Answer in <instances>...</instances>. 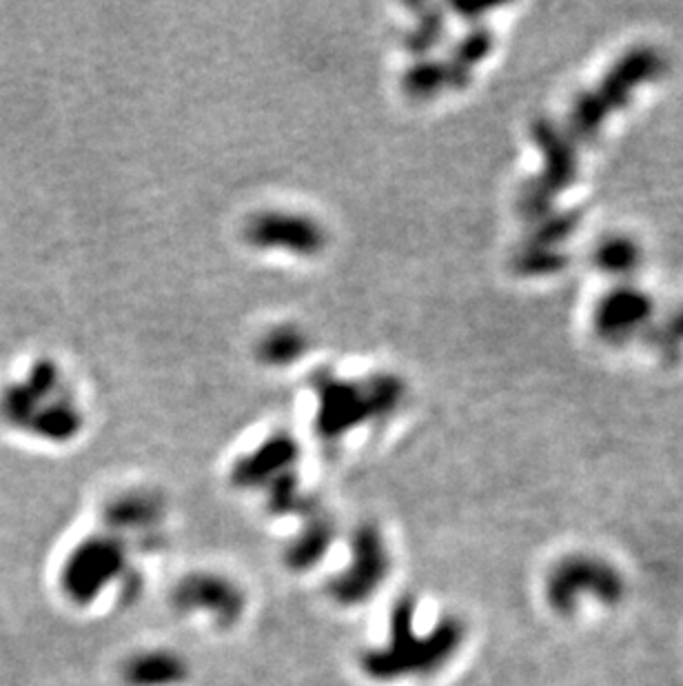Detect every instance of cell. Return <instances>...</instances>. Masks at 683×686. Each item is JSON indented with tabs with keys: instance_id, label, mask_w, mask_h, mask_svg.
<instances>
[{
	"instance_id": "cell-1",
	"label": "cell",
	"mask_w": 683,
	"mask_h": 686,
	"mask_svg": "<svg viewBox=\"0 0 683 686\" xmlns=\"http://www.w3.org/2000/svg\"><path fill=\"white\" fill-rule=\"evenodd\" d=\"M125 566V553L110 538H91L78 545L63 564L61 585L67 598L76 604L96 600Z\"/></svg>"
},
{
	"instance_id": "cell-3",
	"label": "cell",
	"mask_w": 683,
	"mask_h": 686,
	"mask_svg": "<svg viewBox=\"0 0 683 686\" xmlns=\"http://www.w3.org/2000/svg\"><path fill=\"white\" fill-rule=\"evenodd\" d=\"M176 604L182 609H202L220 622H231L240 615L242 594L220 575H191L178 587Z\"/></svg>"
},
{
	"instance_id": "cell-4",
	"label": "cell",
	"mask_w": 683,
	"mask_h": 686,
	"mask_svg": "<svg viewBox=\"0 0 683 686\" xmlns=\"http://www.w3.org/2000/svg\"><path fill=\"white\" fill-rule=\"evenodd\" d=\"M123 675L129 686H176L187 679L189 666L174 651L153 649L131 656L125 662Z\"/></svg>"
},
{
	"instance_id": "cell-2",
	"label": "cell",
	"mask_w": 683,
	"mask_h": 686,
	"mask_svg": "<svg viewBox=\"0 0 683 686\" xmlns=\"http://www.w3.org/2000/svg\"><path fill=\"white\" fill-rule=\"evenodd\" d=\"M387 551L382 547V540L376 532H364L353 551V562L349 564V571L336 579V594L342 600H362L369 596L382 577L387 575Z\"/></svg>"
}]
</instances>
